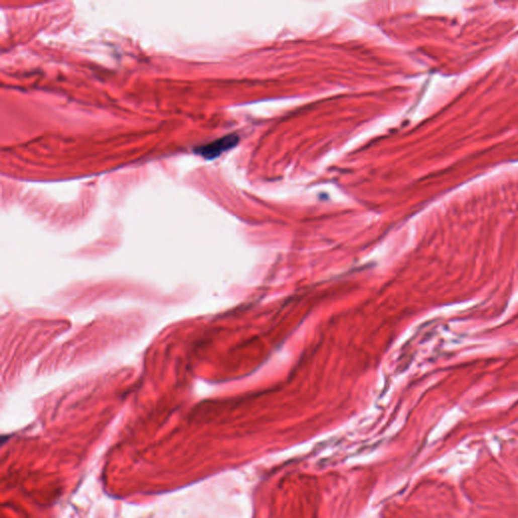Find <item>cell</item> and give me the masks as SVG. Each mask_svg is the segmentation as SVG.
Returning <instances> with one entry per match:
<instances>
[{
	"label": "cell",
	"instance_id": "1",
	"mask_svg": "<svg viewBox=\"0 0 518 518\" xmlns=\"http://www.w3.org/2000/svg\"><path fill=\"white\" fill-rule=\"evenodd\" d=\"M238 142V137L234 135L226 136L220 140H217L204 147H200L196 150L198 155L205 157L206 159H214L221 155L226 150L232 148Z\"/></svg>",
	"mask_w": 518,
	"mask_h": 518
}]
</instances>
